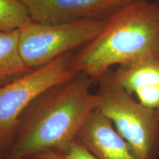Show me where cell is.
<instances>
[{"instance_id": "obj_9", "label": "cell", "mask_w": 159, "mask_h": 159, "mask_svg": "<svg viewBox=\"0 0 159 159\" xmlns=\"http://www.w3.org/2000/svg\"><path fill=\"white\" fill-rule=\"evenodd\" d=\"M30 70L20 53L19 30L0 31V85Z\"/></svg>"}, {"instance_id": "obj_6", "label": "cell", "mask_w": 159, "mask_h": 159, "mask_svg": "<svg viewBox=\"0 0 159 159\" xmlns=\"http://www.w3.org/2000/svg\"><path fill=\"white\" fill-rule=\"evenodd\" d=\"M31 20L60 25L85 19H107L131 0H20Z\"/></svg>"}, {"instance_id": "obj_8", "label": "cell", "mask_w": 159, "mask_h": 159, "mask_svg": "<svg viewBox=\"0 0 159 159\" xmlns=\"http://www.w3.org/2000/svg\"><path fill=\"white\" fill-rule=\"evenodd\" d=\"M114 72L123 88L136 94L141 104L159 109V57L119 66Z\"/></svg>"}, {"instance_id": "obj_14", "label": "cell", "mask_w": 159, "mask_h": 159, "mask_svg": "<svg viewBox=\"0 0 159 159\" xmlns=\"http://www.w3.org/2000/svg\"><path fill=\"white\" fill-rule=\"evenodd\" d=\"M157 1H158V5H159V0H157Z\"/></svg>"}, {"instance_id": "obj_2", "label": "cell", "mask_w": 159, "mask_h": 159, "mask_svg": "<svg viewBox=\"0 0 159 159\" xmlns=\"http://www.w3.org/2000/svg\"><path fill=\"white\" fill-rule=\"evenodd\" d=\"M159 57V5L131 0L106 20L100 33L71 56L77 71L94 82L112 66Z\"/></svg>"}, {"instance_id": "obj_1", "label": "cell", "mask_w": 159, "mask_h": 159, "mask_svg": "<svg viewBox=\"0 0 159 159\" xmlns=\"http://www.w3.org/2000/svg\"><path fill=\"white\" fill-rule=\"evenodd\" d=\"M93 83L79 71L38 97L21 116L10 159H34L49 151L64 153L98 108L99 95L91 91Z\"/></svg>"}, {"instance_id": "obj_7", "label": "cell", "mask_w": 159, "mask_h": 159, "mask_svg": "<svg viewBox=\"0 0 159 159\" xmlns=\"http://www.w3.org/2000/svg\"><path fill=\"white\" fill-rule=\"evenodd\" d=\"M77 140L97 159H139L111 119L98 108L85 121Z\"/></svg>"}, {"instance_id": "obj_5", "label": "cell", "mask_w": 159, "mask_h": 159, "mask_svg": "<svg viewBox=\"0 0 159 159\" xmlns=\"http://www.w3.org/2000/svg\"><path fill=\"white\" fill-rule=\"evenodd\" d=\"M106 20L43 25L30 19L19 29L20 53L30 69L38 68L89 42L100 33Z\"/></svg>"}, {"instance_id": "obj_3", "label": "cell", "mask_w": 159, "mask_h": 159, "mask_svg": "<svg viewBox=\"0 0 159 159\" xmlns=\"http://www.w3.org/2000/svg\"><path fill=\"white\" fill-rule=\"evenodd\" d=\"M97 82L99 83L98 110L114 123L139 159H158L159 132L156 110L135 100L111 69L101 75Z\"/></svg>"}, {"instance_id": "obj_13", "label": "cell", "mask_w": 159, "mask_h": 159, "mask_svg": "<svg viewBox=\"0 0 159 159\" xmlns=\"http://www.w3.org/2000/svg\"><path fill=\"white\" fill-rule=\"evenodd\" d=\"M156 121H157V125H158V129L159 132V109L156 110Z\"/></svg>"}, {"instance_id": "obj_10", "label": "cell", "mask_w": 159, "mask_h": 159, "mask_svg": "<svg viewBox=\"0 0 159 159\" xmlns=\"http://www.w3.org/2000/svg\"><path fill=\"white\" fill-rule=\"evenodd\" d=\"M30 19L20 0H0V31L19 30Z\"/></svg>"}, {"instance_id": "obj_11", "label": "cell", "mask_w": 159, "mask_h": 159, "mask_svg": "<svg viewBox=\"0 0 159 159\" xmlns=\"http://www.w3.org/2000/svg\"><path fill=\"white\" fill-rule=\"evenodd\" d=\"M63 155L65 159H97L78 140L75 141Z\"/></svg>"}, {"instance_id": "obj_12", "label": "cell", "mask_w": 159, "mask_h": 159, "mask_svg": "<svg viewBox=\"0 0 159 159\" xmlns=\"http://www.w3.org/2000/svg\"><path fill=\"white\" fill-rule=\"evenodd\" d=\"M34 159H65V157L62 152L49 151V152H46L39 155Z\"/></svg>"}, {"instance_id": "obj_4", "label": "cell", "mask_w": 159, "mask_h": 159, "mask_svg": "<svg viewBox=\"0 0 159 159\" xmlns=\"http://www.w3.org/2000/svg\"><path fill=\"white\" fill-rule=\"evenodd\" d=\"M71 53L0 85V150L11 148L21 116L45 91L77 74Z\"/></svg>"}]
</instances>
